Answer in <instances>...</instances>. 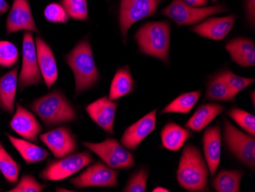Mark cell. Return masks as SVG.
I'll list each match as a JSON object with an SVG mask.
<instances>
[{
  "label": "cell",
  "mask_w": 255,
  "mask_h": 192,
  "mask_svg": "<svg viewBox=\"0 0 255 192\" xmlns=\"http://www.w3.org/2000/svg\"><path fill=\"white\" fill-rule=\"evenodd\" d=\"M65 61L74 73L77 95L94 87L99 81L100 74L87 40L80 41L66 56Z\"/></svg>",
  "instance_id": "cell-1"
},
{
  "label": "cell",
  "mask_w": 255,
  "mask_h": 192,
  "mask_svg": "<svg viewBox=\"0 0 255 192\" xmlns=\"http://www.w3.org/2000/svg\"><path fill=\"white\" fill-rule=\"evenodd\" d=\"M29 107L47 127L71 123L77 119V112L72 104L57 90L34 100Z\"/></svg>",
  "instance_id": "cell-2"
},
{
  "label": "cell",
  "mask_w": 255,
  "mask_h": 192,
  "mask_svg": "<svg viewBox=\"0 0 255 192\" xmlns=\"http://www.w3.org/2000/svg\"><path fill=\"white\" fill-rule=\"evenodd\" d=\"M177 178L180 186L188 192L207 190V166L196 146H185L179 163Z\"/></svg>",
  "instance_id": "cell-3"
},
{
  "label": "cell",
  "mask_w": 255,
  "mask_h": 192,
  "mask_svg": "<svg viewBox=\"0 0 255 192\" xmlns=\"http://www.w3.org/2000/svg\"><path fill=\"white\" fill-rule=\"evenodd\" d=\"M170 27L166 21L148 22L139 28L134 39L143 54L167 61L170 46Z\"/></svg>",
  "instance_id": "cell-4"
},
{
  "label": "cell",
  "mask_w": 255,
  "mask_h": 192,
  "mask_svg": "<svg viewBox=\"0 0 255 192\" xmlns=\"http://www.w3.org/2000/svg\"><path fill=\"white\" fill-rule=\"evenodd\" d=\"M223 5L209 7H193L187 5L183 0H173L162 10L161 13L175 21L177 25H192L198 23L210 15L226 12Z\"/></svg>",
  "instance_id": "cell-5"
},
{
  "label": "cell",
  "mask_w": 255,
  "mask_h": 192,
  "mask_svg": "<svg viewBox=\"0 0 255 192\" xmlns=\"http://www.w3.org/2000/svg\"><path fill=\"white\" fill-rule=\"evenodd\" d=\"M94 160V157L87 151L68 155L48 162L39 176L45 181L64 180L91 164Z\"/></svg>",
  "instance_id": "cell-6"
},
{
  "label": "cell",
  "mask_w": 255,
  "mask_h": 192,
  "mask_svg": "<svg viewBox=\"0 0 255 192\" xmlns=\"http://www.w3.org/2000/svg\"><path fill=\"white\" fill-rule=\"evenodd\" d=\"M82 144L112 169H130L135 164L133 155L115 139L107 138L100 143L83 142Z\"/></svg>",
  "instance_id": "cell-7"
},
{
  "label": "cell",
  "mask_w": 255,
  "mask_h": 192,
  "mask_svg": "<svg viewBox=\"0 0 255 192\" xmlns=\"http://www.w3.org/2000/svg\"><path fill=\"white\" fill-rule=\"evenodd\" d=\"M224 139L226 144L233 154L245 165L255 169V136L245 134L229 121L225 120Z\"/></svg>",
  "instance_id": "cell-8"
},
{
  "label": "cell",
  "mask_w": 255,
  "mask_h": 192,
  "mask_svg": "<svg viewBox=\"0 0 255 192\" xmlns=\"http://www.w3.org/2000/svg\"><path fill=\"white\" fill-rule=\"evenodd\" d=\"M41 77L32 34L31 31H25L23 34L22 65L18 79L20 90L41 84Z\"/></svg>",
  "instance_id": "cell-9"
},
{
  "label": "cell",
  "mask_w": 255,
  "mask_h": 192,
  "mask_svg": "<svg viewBox=\"0 0 255 192\" xmlns=\"http://www.w3.org/2000/svg\"><path fill=\"white\" fill-rule=\"evenodd\" d=\"M119 172L98 162L89 166L84 173L73 178L70 183L77 189L101 187L114 188L119 185Z\"/></svg>",
  "instance_id": "cell-10"
},
{
  "label": "cell",
  "mask_w": 255,
  "mask_h": 192,
  "mask_svg": "<svg viewBox=\"0 0 255 192\" xmlns=\"http://www.w3.org/2000/svg\"><path fill=\"white\" fill-rule=\"evenodd\" d=\"M160 0H121L120 26L123 38L133 24L154 15Z\"/></svg>",
  "instance_id": "cell-11"
},
{
  "label": "cell",
  "mask_w": 255,
  "mask_h": 192,
  "mask_svg": "<svg viewBox=\"0 0 255 192\" xmlns=\"http://www.w3.org/2000/svg\"><path fill=\"white\" fill-rule=\"evenodd\" d=\"M39 138L57 159L72 154L77 149L75 135L68 127H57L41 134Z\"/></svg>",
  "instance_id": "cell-12"
},
{
  "label": "cell",
  "mask_w": 255,
  "mask_h": 192,
  "mask_svg": "<svg viewBox=\"0 0 255 192\" xmlns=\"http://www.w3.org/2000/svg\"><path fill=\"white\" fill-rule=\"evenodd\" d=\"M5 28L8 35L19 31L38 32L28 0H14Z\"/></svg>",
  "instance_id": "cell-13"
},
{
  "label": "cell",
  "mask_w": 255,
  "mask_h": 192,
  "mask_svg": "<svg viewBox=\"0 0 255 192\" xmlns=\"http://www.w3.org/2000/svg\"><path fill=\"white\" fill-rule=\"evenodd\" d=\"M10 127L17 134L28 141L38 142L42 127L34 114L29 110L16 104V110L10 121Z\"/></svg>",
  "instance_id": "cell-14"
},
{
  "label": "cell",
  "mask_w": 255,
  "mask_h": 192,
  "mask_svg": "<svg viewBox=\"0 0 255 192\" xmlns=\"http://www.w3.org/2000/svg\"><path fill=\"white\" fill-rule=\"evenodd\" d=\"M156 114L157 110H153L126 129L121 139L125 148L128 150H136L141 142L154 131L156 127Z\"/></svg>",
  "instance_id": "cell-15"
},
{
  "label": "cell",
  "mask_w": 255,
  "mask_h": 192,
  "mask_svg": "<svg viewBox=\"0 0 255 192\" xmlns=\"http://www.w3.org/2000/svg\"><path fill=\"white\" fill-rule=\"evenodd\" d=\"M87 114L99 127L110 134L113 133L117 104L107 97H101L86 107Z\"/></svg>",
  "instance_id": "cell-16"
},
{
  "label": "cell",
  "mask_w": 255,
  "mask_h": 192,
  "mask_svg": "<svg viewBox=\"0 0 255 192\" xmlns=\"http://www.w3.org/2000/svg\"><path fill=\"white\" fill-rule=\"evenodd\" d=\"M37 57L41 76L48 89L56 82L58 76L57 62L51 47L41 37L35 39Z\"/></svg>",
  "instance_id": "cell-17"
},
{
  "label": "cell",
  "mask_w": 255,
  "mask_h": 192,
  "mask_svg": "<svg viewBox=\"0 0 255 192\" xmlns=\"http://www.w3.org/2000/svg\"><path fill=\"white\" fill-rule=\"evenodd\" d=\"M235 21L234 15L209 18L201 24L195 25L192 31L204 38L219 41L229 35L234 26Z\"/></svg>",
  "instance_id": "cell-18"
},
{
  "label": "cell",
  "mask_w": 255,
  "mask_h": 192,
  "mask_svg": "<svg viewBox=\"0 0 255 192\" xmlns=\"http://www.w3.org/2000/svg\"><path fill=\"white\" fill-rule=\"evenodd\" d=\"M203 150L210 174L214 176L221 160V129L219 125L210 127L203 134Z\"/></svg>",
  "instance_id": "cell-19"
},
{
  "label": "cell",
  "mask_w": 255,
  "mask_h": 192,
  "mask_svg": "<svg viewBox=\"0 0 255 192\" xmlns=\"http://www.w3.org/2000/svg\"><path fill=\"white\" fill-rule=\"evenodd\" d=\"M18 71V67H15L0 77V109L8 114L15 112Z\"/></svg>",
  "instance_id": "cell-20"
},
{
  "label": "cell",
  "mask_w": 255,
  "mask_h": 192,
  "mask_svg": "<svg viewBox=\"0 0 255 192\" xmlns=\"http://www.w3.org/2000/svg\"><path fill=\"white\" fill-rule=\"evenodd\" d=\"M231 58L242 67H252L255 64V45L252 40L239 38L229 41L226 46Z\"/></svg>",
  "instance_id": "cell-21"
},
{
  "label": "cell",
  "mask_w": 255,
  "mask_h": 192,
  "mask_svg": "<svg viewBox=\"0 0 255 192\" xmlns=\"http://www.w3.org/2000/svg\"><path fill=\"white\" fill-rule=\"evenodd\" d=\"M224 110V107L217 104L202 105L186 123V127L193 131H202Z\"/></svg>",
  "instance_id": "cell-22"
},
{
  "label": "cell",
  "mask_w": 255,
  "mask_h": 192,
  "mask_svg": "<svg viewBox=\"0 0 255 192\" xmlns=\"http://www.w3.org/2000/svg\"><path fill=\"white\" fill-rule=\"evenodd\" d=\"M6 135L11 144L15 147L27 164L41 163L49 156L47 150L31 142L15 138L10 134Z\"/></svg>",
  "instance_id": "cell-23"
},
{
  "label": "cell",
  "mask_w": 255,
  "mask_h": 192,
  "mask_svg": "<svg viewBox=\"0 0 255 192\" xmlns=\"http://www.w3.org/2000/svg\"><path fill=\"white\" fill-rule=\"evenodd\" d=\"M134 87V80L128 66L120 67L117 70L112 81L109 99L111 100H118L131 94Z\"/></svg>",
  "instance_id": "cell-24"
},
{
  "label": "cell",
  "mask_w": 255,
  "mask_h": 192,
  "mask_svg": "<svg viewBox=\"0 0 255 192\" xmlns=\"http://www.w3.org/2000/svg\"><path fill=\"white\" fill-rule=\"evenodd\" d=\"M162 144L170 151H178L183 147L191 133L174 123H167L161 131Z\"/></svg>",
  "instance_id": "cell-25"
},
{
  "label": "cell",
  "mask_w": 255,
  "mask_h": 192,
  "mask_svg": "<svg viewBox=\"0 0 255 192\" xmlns=\"http://www.w3.org/2000/svg\"><path fill=\"white\" fill-rule=\"evenodd\" d=\"M243 173L238 170H223L213 179L212 186L218 192H239Z\"/></svg>",
  "instance_id": "cell-26"
},
{
  "label": "cell",
  "mask_w": 255,
  "mask_h": 192,
  "mask_svg": "<svg viewBox=\"0 0 255 192\" xmlns=\"http://www.w3.org/2000/svg\"><path fill=\"white\" fill-rule=\"evenodd\" d=\"M201 96V91L185 93L168 104L161 114H188Z\"/></svg>",
  "instance_id": "cell-27"
},
{
  "label": "cell",
  "mask_w": 255,
  "mask_h": 192,
  "mask_svg": "<svg viewBox=\"0 0 255 192\" xmlns=\"http://www.w3.org/2000/svg\"><path fill=\"white\" fill-rule=\"evenodd\" d=\"M206 97L208 100L231 102L235 100L236 95L229 88L224 79L220 74H218L208 84Z\"/></svg>",
  "instance_id": "cell-28"
},
{
  "label": "cell",
  "mask_w": 255,
  "mask_h": 192,
  "mask_svg": "<svg viewBox=\"0 0 255 192\" xmlns=\"http://www.w3.org/2000/svg\"><path fill=\"white\" fill-rule=\"evenodd\" d=\"M0 171L5 180L11 185L16 184L19 176L20 166L10 156L0 141Z\"/></svg>",
  "instance_id": "cell-29"
},
{
  "label": "cell",
  "mask_w": 255,
  "mask_h": 192,
  "mask_svg": "<svg viewBox=\"0 0 255 192\" xmlns=\"http://www.w3.org/2000/svg\"><path fill=\"white\" fill-rule=\"evenodd\" d=\"M61 5L65 8L70 18L81 21L88 19L87 0H61Z\"/></svg>",
  "instance_id": "cell-30"
},
{
  "label": "cell",
  "mask_w": 255,
  "mask_h": 192,
  "mask_svg": "<svg viewBox=\"0 0 255 192\" xmlns=\"http://www.w3.org/2000/svg\"><path fill=\"white\" fill-rule=\"evenodd\" d=\"M229 117L233 119L238 125L252 136L255 135V117L246 110L239 108L231 109L228 112Z\"/></svg>",
  "instance_id": "cell-31"
},
{
  "label": "cell",
  "mask_w": 255,
  "mask_h": 192,
  "mask_svg": "<svg viewBox=\"0 0 255 192\" xmlns=\"http://www.w3.org/2000/svg\"><path fill=\"white\" fill-rule=\"evenodd\" d=\"M18 61V51L13 43L0 41V66L11 68Z\"/></svg>",
  "instance_id": "cell-32"
},
{
  "label": "cell",
  "mask_w": 255,
  "mask_h": 192,
  "mask_svg": "<svg viewBox=\"0 0 255 192\" xmlns=\"http://www.w3.org/2000/svg\"><path fill=\"white\" fill-rule=\"evenodd\" d=\"M219 74L224 79L229 88L236 96L252 83L255 82V79L240 77L229 70H226Z\"/></svg>",
  "instance_id": "cell-33"
},
{
  "label": "cell",
  "mask_w": 255,
  "mask_h": 192,
  "mask_svg": "<svg viewBox=\"0 0 255 192\" xmlns=\"http://www.w3.org/2000/svg\"><path fill=\"white\" fill-rule=\"evenodd\" d=\"M148 172L142 168L132 175L128 182L123 192H144L147 186Z\"/></svg>",
  "instance_id": "cell-34"
},
{
  "label": "cell",
  "mask_w": 255,
  "mask_h": 192,
  "mask_svg": "<svg viewBox=\"0 0 255 192\" xmlns=\"http://www.w3.org/2000/svg\"><path fill=\"white\" fill-rule=\"evenodd\" d=\"M46 186L38 183L36 179L30 175L21 176L16 186L10 189L8 192H41Z\"/></svg>",
  "instance_id": "cell-35"
},
{
  "label": "cell",
  "mask_w": 255,
  "mask_h": 192,
  "mask_svg": "<svg viewBox=\"0 0 255 192\" xmlns=\"http://www.w3.org/2000/svg\"><path fill=\"white\" fill-rule=\"evenodd\" d=\"M44 15L46 19L53 23H66L70 18L65 8L61 4L54 2L47 5Z\"/></svg>",
  "instance_id": "cell-36"
},
{
  "label": "cell",
  "mask_w": 255,
  "mask_h": 192,
  "mask_svg": "<svg viewBox=\"0 0 255 192\" xmlns=\"http://www.w3.org/2000/svg\"><path fill=\"white\" fill-rule=\"evenodd\" d=\"M246 11L249 22L255 25V0H246Z\"/></svg>",
  "instance_id": "cell-37"
},
{
  "label": "cell",
  "mask_w": 255,
  "mask_h": 192,
  "mask_svg": "<svg viewBox=\"0 0 255 192\" xmlns=\"http://www.w3.org/2000/svg\"><path fill=\"white\" fill-rule=\"evenodd\" d=\"M187 5L193 7H202L206 5L208 0H183Z\"/></svg>",
  "instance_id": "cell-38"
},
{
  "label": "cell",
  "mask_w": 255,
  "mask_h": 192,
  "mask_svg": "<svg viewBox=\"0 0 255 192\" xmlns=\"http://www.w3.org/2000/svg\"><path fill=\"white\" fill-rule=\"evenodd\" d=\"M9 9V5L5 0H0V15H3Z\"/></svg>",
  "instance_id": "cell-39"
},
{
  "label": "cell",
  "mask_w": 255,
  "mask_h": 192,
  "mask_svg": "<svg viewBox=\"0 0 255 192\" xmlns=\"http://www.w3.org/2000/svg\"><path fill=\"white\" fill-rule=\"evenodd\" d=\"M153 192H168L169 190H167V189H164V188L157 187V188H156V189H154V190H153Z\"/></svg>",
  "instance_id": "cell-40"
},
{
  "label": "cell",
  "mask_w": 255,
  "mask_h": 192,
  "mask_svg": "<svg viewBox=\"0 0 255 192\" xmlns=\"http://www.w3.org/2000/svg\"><path fill=\"white\" fill-rule=\"evenodd\" d=\"M252 100H253L254 104H255V92H253V94H252Z\"/></svg>",
  "instance_id": "cell-41"
},
{
  "label": "cell",
  "mask_w": 255,
  "mask_h": 192,
  "mask_svg": "<svg viewBox=\"0 0 255 192\" xmlns=\"http://www.w3.org/2000/svg\"><path fill=\"white\" fill-rule=\"evenodd\" d=\"M213 1H216V0H213Z\"/></svg>",
  "instance_id": "cell-42"
},
{
  "label": "cell",
  "mask_w": 255,
  "mask_h": 192,
  "mask_svg": "<svg viewBox=\"0 0 255 192\" xmlns=\"http://www.w3.org/2000/svg\"><path fill=\"white\" fill-rule=\"evenodd\" d=\"M0 191H1V189H0Z\"/></svg>",
  "instance_id": "cell-43"
}]
</instances>
